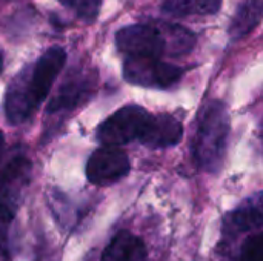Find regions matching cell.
<instances>
[{"label":"cell","mask_w":263,"mask_h":261,"mask_svg":"<svg viewBox=\"0 0 263 261\" xmlns=\"http://www.w3.org/2000/svg\"><path fill=\"white\" fill-rule=\"evenodd\" d=\"M97 85V75L89 69H74L68 74L57 94L49 102L46 111L49 114H59L66 111H74L85 102H88Z\"/></svg>","instance_id":"cell-6"},{"label":"cell","mask_w":263,"mask_h":261,"mask_svg":"<svg viewBox=\"0 0 263 261\" xmlns=\"http://www.w3.org/2000/svg\"><path fill=\"white\" fill-rule=\"evenodd\" d=\"M263 18V0H245L236 11L228 34L231 40H242L251 34Z\"/></svg>","instance_id":"cell-12"},{"label":"cell","mask_w":263,"mask_h":261,"mask_svg":"<svg viewBox=\"0 0 263 261\" xmlns=\"http://www.w3.org/2000/svg\"><path fill=\"white\" fill-rule=\"evenodd\" d=\"M162 28L166 37L168 45V55L171 57H182L188 54L196 45V35L180 25H173L168 22H162Z\"/></svg>","instance_id":"cell-14"},{"label":"cell","mask_w":263,"mask_h":261,"mask_svg":"<svg viewBox=\"0 0 263 261\" xmlns=\"http://www.w3.org/2000/svg\"><path fill=\"white\" fill-rule=\"evenodd\" d=\"M182 135L183 128L177 118L165 114L151 115L140 143L153 149H162L177 145L182 140Z\"/></svg>","instance_id":"cell-9"},{"label":"cell","mask_w":263,"mask_h":261,"mask_svg":"<svg viewBox=\"0 0 263 261\" xmlns=\"http://www.w3.org/2000/svg\"><path fill=\"white\" fill-rule=\"evenodd\" d=\"M182 74V68L154 57H126L123 62L125 80L143 88H168Z\"/></svg>","instance_id":"cell-5"},{"label":"cell","mask_w":263,"mask_h":261,"mask_svg":"<svg viewBox=\"0 0 263 261\" xmlns=\"http://www.w3.org/2000/svg\"><path fill=\"white\" fill-rule=\"evenodd\" d=\"M240 261H263V232L253 235L243 245Z\"/></svg>","instance_id":"cell-15"},{"label":"cell","mask_w":263,"mask_h":261,"mask_svg":"<svg viewBox=\"0 0 263 261\" xmlns=\"http://www.w3.org/2000/svg\"><path fill=\"white\" fill-rule=\"evenodd\" d=\"M32 163L23 154L14 155L0 172V202L17 212L23 189L31 178Z\"/></svg>","instance_id":"cell-8"},{"label":"cell","mask_w":263,"mask_h":261,"mask_svg":"<svg viewBox=\"0 0 263 261\" xmlns=\"http://www.w3.org/2000/svg\"><path fill=\"white\" fill-rule=\"evenodd\" d=\"M222 0H165L163 12L171 17H203L216 14Z\"/></svg>","instance_id":"cell-13"},{"label":"cell","mask_w":263,"mask_h":261,"mask_svg":"<svg viewBox=\"0 0 263 261\" xmlns=\"http://www.w3.org/2000/svg\"><path fill=\"white\" fill-rule=\"evenodd\" d=\"M2 71H3V52L0 49V74H2Z\"/></svg>","instance_id":"cell-17"},{"label":"cell","mask_w":263,"mask_h":261,"mask_svg":"<svg viewBox=\"0 0 263 261\" xmlns=\"http://www.w3.org/2000/svg\"><path fill=\"white\" fill-rule=\"evenodd\" d=\"M116 46L126 57L160 58L168 52L166 37L159 23H136L123 26L116 32Z\"/></svg>","instance_id":"cell-4"},{"label":"cell","mask_w":263,"mask_h":261,"mask_svg":"<svg viewBox=\"0 0 263 261\" xmlns=\"http://www.w3.org/2000/svg\"><path fill=\"white\" fill-rule=\"evenodd\" d=\"M129 158L119 146H102L86 162V178L97 186L112 185L128 175Z\"/></svg>","instance_id":"cell-7"},{"label":"cell","mask_w":263,"mask_h":261,"mask_svg":"<svg viewBox=\"0 0 263 261\" xmlns=\"http://www.w3.org/2000/svg\"><path fill=\"white\" fill-rule=\"evenodd\" d=\"M3 151H5V137H3V132L0 131V160L3 157Z\"/></svg>","instance_id":"cell-16"},{"label":"cell","mask_w":263,"mask_h":261,"mask_svg":"<svg viewBox=\"0 0 263 261\" xmlns=\"http://www.w3.org/2000/svg\"><path fill=\"white\" fill-rule=\"evenodd\" d=\"M263 226V192L254 194L242 202L230 215V228L245 234Z\"/></svg>","instance_id":"cell-11"},{"label":"cell","mask_w":263,"mask_h":261,"mask_svg":"<svg viewBox=\"0 0 263 261\" xmlns=\"http://www.w3.org/2000/svg\"><path fill=\"white\" fill-rule=\"evenodd\" d=\"M228 134L230 118L225 105L219 100L208 102L200 111L194 138V157L202 169L211 174L222 169Z\"/></svg>","instance_id":"cell-2"},{"label":"cell","mask_w":263,"mask_h":261,"mask_svg":"<svg viewBox=\"0 0 263 261\" xmlns=\"http://www.w3.org/2000/svg\"><path fill=\"white\" fill-rule=\"evenodd\" d=\"M66 62V52L60 46L49 48L42 57L23 68L9 83L5 95V115L11 125H22L32 117L48 97L57 75Z\"/></svg>","instance_id":"cell-1"},{"label":"cell","mask_w":263,"mask_h":261,"mask_svg":"<svg viewBox=\"0 0 263 261\" xmlns=\"http://www.w3.org/2000/svg\"><path fill=\"white\" fill-rule=\"evenodd\" d=\"M151 114L137 105H128L109 115L96 131L97 140L103 146H120L142 138Z\"/></svg>","instance_id":"cell-3"},{"label":"cell","mask_w":263,"mask_h":261,"mask_svg":"<svg viewBox=\"0 0 263 261\" xmlns=\"http://www.w3.org/2000/svg\"><path fill=\"white\" fill-rule=\"evenodd\" d=\"M100 261H148V252L140 238L128 231H120L102 252Z\"/></svg>","instance_id":"cell-10"}]
</instances>
